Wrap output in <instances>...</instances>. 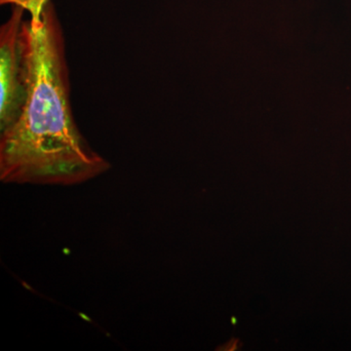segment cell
<instances>
[{
  "label": "cell",
  "instance_id": "obj_1",
  "mask_svg": "<svg viewBox=\"0 0 351 351\" xmlns=\"http://www.w3.org/2000/svg\"><path fill=\"white\" fill-rule=\"evenodd\" d=\"M23 21L24 106L1 131L0 180L8 184H80L110 164L78 130L71 106L66 39L52 2Z\"/></svg>",
  "mask_w": 351,
  "mask_h": 351
},
{
  "label": "cell",
  "instance_id": "obj_2",
  "mask_svg": "<svg viewBox=\"0 0 351 351\" xmlns=\"http://www.w3.org/2000/svg\"><path fill=\"white\" fill-rule=\"evenodd\" d=\"M24 12L22 7L14 5L10 17L0 27V131L18 119L25 104L20 48Z\"/></svg>",
  "mask_w": 351,
  "mask_h": 351
},
{
  "label": "cell",
  "instance_id": "obj_3",
  "mask_svg": "<svg viewBox=\"0 0 351 351\" xmlns=\"http://www.w3.org/2000/svg\"><path fill=\"white\" fill-rule=\"evenodd\" d=\"M51 0H0L1 4H13L20 6L29 14L40 12Z\"/></svg>",
  "mask_w": 351,
  "mask_h": 351
}]
</instances>
